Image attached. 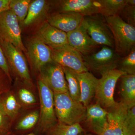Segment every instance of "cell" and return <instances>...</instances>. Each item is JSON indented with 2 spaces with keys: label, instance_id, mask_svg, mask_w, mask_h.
<instances>
[{
  "label": "cell",
  "instance_id": "cell-25",
  "mask_svg": "<svg viewBox=\"0 0 135 135\" xmlns=\"http://www.w3.org/2000/svg\"><path fill=\"white\" fill-rule=\"evenodd\" d=\"M84 132L86 131L80 123L69 125L57 122L43 135H80Z\"/></svg>",
  "mask_w": 135,
  "mask_h": 135
},
{
  "label": "cell",
  "instance_id": "cell-23",
  "mask_svg": "<svg viewBox=\"0 0 135 135\" xmlns=\"http://www.w3.org/2000/svg\"><path fill=\"white\" fill-rule=\"evenodd\" d=\"M120 78L121 102L131 108L135 106V74H126Z\"/></svg>",
  "mask_w": 135,
  "mask_h": 135
},
{
  "label": "cell",
  "instance_id": "cell-30",
  "mask_svg": "<svg viewBox=\"0 0 135 135\" xmlns=\"http://www.w3.org/2000/svg\"><path fill=\"white\" fill-rule=\"evenodd\" d=\"M119 16L127 23L135 27V5L127 3Z\"/></svg>",
  "mask_w": 135,
  "mask_h": 135
},
{
  "label": "cell",
  "instance_id": "cell-3",
  "mask_svg": "<svg viewBox=\"0 0 135 135\" xmlns=\"http://www.w3.org/2000/svg\"><path fill=\"white\" fill-rule=\"evenodd\" d=\"M113 36L114 50L121 57L129 54L135 47V27L119 16L104 17Z\"/></svg>",
  "mask_w": 135,
  "mask_h": 135
},
{
  "label": "cell",
  "instance_id": "cell-8",
  "mask_svg": "<svg viewBox=\"0 0 135 135\" xmlns=\"http://www.w3.org/2000/svg\"><path fill=\"white\" fill-rule=\"evenodd\" d=\"M95 15L84 17L81 23L83 26L97 44L114 49L113 36L105 19L103 20Z\"/></svg>",
  "mask_w": 135,
  "mask_h": 135
},
{
  "label": "cell",
  "instance_id": "cell-36",
  "mask_svg": "<svg viewBox=\"0 0 135 135\" xmlns=\"http://www.w3.org/2000/svg\"><path fill=\"white\" fill-rule=\"evenodd\" d=\"M23 135H37L36 134H35L33 133H29V134H26Z\"/></svg>",
  "mask_w": 135,
  "mask_h": 135
},
{
  "label": "cell",
  "instance_id": "cell-20",
  "mask_svg": "<svg viewBox=\"0 0 135 135\" xmlns=\"http://www.w3.org/2000/svg\"><path fill=\"white\" fill-rule=\"evenodd\" d=\"M76 76L80 88V102L85 107L90 104L95 97L98 79L89 71L77 73Z\"/></svg>",
  "mask_w": 135,
  "mask_h": 135
},
{
  "label": "cell",
  "instance_id": "cell-29",
  "mask_svg": "<svg viewBox=\"0 0 135 135\" xmlns=\"http://www.w3.org/2000/svg\"><path fill=\"white\" fill-rule=\"evenodd\" d=\"M124 126L127 135H135V106L128 109Z\"/></svg>",
  "mask_w": 135,
  "mask_h": 135
},
{
  "label": "cell",
  "instance_id": "cell-21",
  "mask_svg": "<svg viewBox=\"0 0 135 135\" xmlns=\"http://www.w3.org/2000/svg\"><path fill=\"white\" fill-rule=\"evenodd\" d=\"M50 9V1L46 0H34L31 1L27 15L20 24L22 28H26L36 23L48 15Z\"/></svg>",
  "mask_w": 135,
  "mask_h": 135
},
{
  "label": "cell",
  "instance_id": "cell-5",
  "mask_svg": "<svg viewBox=\"0 0 135 135\" xmlns=\"http://www.w3.org/2000/svg\"><path fill=\"white\" fill-rule=\"evenodd\" d=\"M100 74L102 77L98 79L97 83L95 97L97 103L107 110L117 104L114 98L116 83L120 78L126 74L116 68Z\"/></svg>",
  "mask_w": 135,
  "mask_h": 135
},
{
  "label": "cell",
  "instance_id": "cell-14",
  "mask_svg": "<svg viewBox=\"0 0 135 135\" xmlns=\"http://www.w3.org/2000/svg\"><path fill=\"white\" fill-rule=\"evenodd\" d=\"M128 108L120 101L107 109V124L100 135H127L124 122Z\"/></svg>",
  "mask_w": 135,
  "mask_h": 135
},
{
  "label": "cell",
  "instance_id": "cell-22",
  "mask_svg": "<svg viewBox=\"0 0 135 135\" xmlns=\"http://www.w3.org/2000/svg\"><path fill=\"white\" fill-rule=\"evenodd\" d=\"M22 110V107L11 89L0 95V112L7 117L12 124Z\"/></svg>",
  "mask_w": 135,
  "mask_h": 135
},
{
  "label": "cell",
  "instance_id": "cell-19",
  "mask_svg": "<svg viewBox=\"0 0 135 135\" xmlns=\"http://www.w3.org/2000/svg\"><path fill=\"white\" fill-rule=\"evenodd\" d=\"M39 118V107L22 110L12 125L14 135H23L33 133Z\"/></svg>",
  "mask_w": 135,
  "mask_h": 135
},
{
  "label": "cell",
  "instance_id": "cell-2",
  "mask_svg": "<svg viewBox=\"0 0 135 135\" xmlns=\"http://www.w3.org/2000/svg\"><path fill=\"white\" fill-rule=\"evenodd\" d=\"M54 107L57 121L72 125L84 122L86 108L73 99L68 92L54 93Z\"/></svg>",
  "mask_w": 135,
  "mask_h": 135
},
{
  "label": "cell",
  "instance_id": "cell-35",
  "mask_svg": "<svg viewBox=\"0 0 135 135\" xmlns=\"http://www.w3.org/2000/svg\"><path fill=\"white\" fill-rule=\"evenodd\" d=\"M80 135H97L95 134H93V133H88L87 132H84V133H82V134H81Z\"/></svg>",
  "mask_w": 135,
  "mask_h": 135
},
{
  "label": "cell",
  "instance_id": "cell-31",
  "mask_svg": "<svg viewBox=\"0 0 135 135\" xmlns=\"http://www.w3.org/2000/svg\"><path fill=\"white\" fill-rule=\"evenodd\" d=\"M12 125L11 121L0 112V135H14Z\"/></svg>",
  "mask_w": 135,
  "mask_h": 135
},
{
  "label": "cell",
  "instance_id": "cell-34",
  "mask_svg": "<svg viewBox=\"0 0 135 135\" xmlns=\"http://www.w3.org/2000/svg\"><path fill=\"white\" fill-rule=\"evenodd\" d=\"M11 0H0V14L3 11L9 9Z\"/></svg>",
  "mask_w": 135,
  "mask_h": 135
},
{
  "label": "cell",
  "instance_id": "cell-10",
  "mask_svg": "<svg viewBox=\"0 0 135 135\" xmlns=\"http://www.w3.org/2000/svg\"><path fill=\"white\" fill-rule=\"evenodd\" d=\"M53 61L77 73L89 71L82 55L70 45L51 49Z\"/></svg>",
  "mask_w": 135,
  "mask_h": 135
},
{
  "label": "cell",
  "instance_id": "cell-17",
  "mask_svg": "<svg viewBox=\"0 0 135 135\" xmlns=\"http://www.w3.org/2000/svg\"><path fill=\"white\" fill-rule=\"evenodd\" d=\"M84 17L75 12H55L48 14L46 21L52 26L68 33L79 27Z\"/></svg>",
  "mask_w": 135,
  "mask_h": 135
},
{
  "label": "cell",
  "instance_id": "cell-13",
  "mask_svg": "<svg viewBox=\"0 0 135 135\" xmlns=\"http://www.w3.org/2000/svg\"><path fill=\"white\" fill-rule=\"evenodd\" d=\"M11 89L22 110L39 108L40 105L37 86H33L26 83L15 80Z\"/></svg>",
  "mask_w": 135,
  "mask_h": 135
},
{
  "label": "cell",
  "instance_id": "cell-27",
  "mask_svg": "<svg viewBox=\"0 0 135 135\" xmlns=\"http://www.w3.org/2000/svg\"><path fill=\"white\" fill-rule=\"evenodd\" d=\"M31 1V0H11L9 9L16 15L20 23L26 17Z\"/></svg>",
  "mask_w": 135,
  "mask_h": 135
},
{
  "label": "cell",
  "instance_id": "cell-4",
  "mask_svg": "<svg viewBox=\"0 0 135 135\" xmlns=\"http://www.w3.org/2000/svg\"><path fill=\"white\" fill-rule=\"evenodd\" d=\"M0 47L5 55L12 79L14 77L15 80L36 86L23 52L11 44L1 39Z\"/></svg>",
  "mask_w": 135,
  "mask_h": 135
},
{
  "label": "cell",
  "instance_id": "cell-9",
  "mask_svg": "<svg viewBox=\"0 0 135 135\" xmlns=\"http://www.w3.org/2000/svg\"><path fill=\"white\" fill-rule=\"evenodd\" d=\"M26 48L36 76L44 66L53 61L51 49L36 35L29 39Z\"/></svg>",
  "mask_w": 135,
  "mask_h": 135
},
{
  "label": "cell",
  "instance_id": "cell-11",
  "mask_svg": "<svg viewBox=\"0 0 135 135\" xmlns=\"http://www.w3.org/2000/svg\"><path fill=\"white\" fill-rule=\"evenodd\" d=\"M53 12H73L85 16L99 14L98 0H62L50 1Z\"/></svg>",
  "mask_w": 135,
  "mask_h": 135
},
{
  "label": "cell",
  "instance_id": "cell-24",
  "mask_svg": "<svg viewBox=\"0 0 135 135\" xmlns=\"http://www.w3.org/2000/svg\"><path fill=\"white\" fill-rule=\"evenodd\" d=\"M99 14L104 17L119 16L127 4V0H98Z\"/></svg>",
  "mask_w": 135,
  "mask_h": 135
},
{
  "label": "cell",
  "instance_id": "cell-7",
  "mask_svg": "<svg viewBox=\"0 0 135 135\" xmlns=\"http://www.w3.org/2000/svg\"><path fill=\"white\" fill-rule=\"evenodd\" d=\"M83 57L88 70L91 69L100 73L116 69L121 57L114 49L104 46L98 51L88 55L83 56Z\"/></svg>",
  "mask_w": 135,
  "mask_h": 135
},
{
  "label": "cell",
  "instance_id": "cell-18",
  "mask_svg": "<svg viewBox=\"0 0 135 135\" xmlns=\"http://www.w3.org/2000/svg\"><path fill=\"white\" fill-rule=\"evenodd\" d=\"M36 35L51 49L69 45L67 33L51 25L46 21L41 25Z\"/></svg>",
  "mask_w": 135,
  "mask_h": 135
},
{
  "label": "cell",
  "instance_id": "cell-1",
  "mask_svg": "<svg viewBox=\"0 0 135 135\" xmlns=\"http://www.w3.org/2000/svg\"><path fill=\"white\" fill-rule=\"evenodd\" d=\"M39 98V118L33 133L43 135L57 122L54 107V93L40 75H36Z\"/></svg>",
  "mask_w": 135,
  "mask_h": 135
},
{
  "label": "cell",
  "instance_id": "cell-6",
  "mask_svg": "<svg viewBox=\"0 0 135 135\" xmlns=\"http://www.w3.org/2000/svg\"><path fill=\"white\" fill-rule=\"evenodd\" d=\"M0 39L8 42L27 53L22 41L21 28L16 15L10 9L0 14Z\"/></svg>",
  "mask_w": 135,
  "mask_h": 135
},
{
  "label": "cell",
  "instance_id": "cell-16",
  "mask_svg": "<svg viewBox=\"0 0 135 135\" xmlns=\"http://www.w3.org/2000/svg\"><path fill=\"white\" fill-rule=\"evenodd\" d=\"M66 33L69 45L82 56L94 53L99 46L91 38L82 23L75 30Z\"/></svg>",
  "mask_w": 135,
  "mask_h": 135
},
{
  "label": "cell",
  "instance_id": "cell-28",
  "mask_svg": "<svg viewBox=\"0 0 135 135\" xmlns=\"http://www.w3.org/2000/svg\"><path fill=\"white\" fill-rule=\"evenodd\" d=\"M116 69L126 74H135V47L127 55L121 57Z\"/></svg>",
  "mask_w": 135,
  "mask_h": 135
},
{
  "label": "cell",
  "instance_id": "cell-33",
  "mask_svg": "<svg viewBox=\"0 0 135 135\" xmlns=\"http://www.w3.org/2000/svg\"><path fill=\"white\" fill-rule=\"evenodd\" d=\"M0 69L2 70L7 75L12 79L9 68L3 51L0 47Z\"/></svg>",
  "mask_w": 135,
  "mask_h": 135
},
{
  "label": "cell",
  "instance_id": "cell-15",
  "mask_svg": "<svg viewBox=\"0 0 135 135\" xmlns=\"http://www.w3.org/2000/svg\"><path fill=\"white\" fill-rule=\"evenodd\" d=\"M85 122L86 131L100 135L107 123V110L97 103L90 104L86 107Z\"/></svg>",
  "mask_w": 135,
  "mask_h": 135
},
{
  "label": "cell",
  "instance_id": "cell-32",
  "mask_svg": "<svg viewBox=\"0 0 135 135\" xmlns=\"http://www.w3.org/2000/svg\"><path fill=\"white\" fill-rule=\"evenodd\" d=\"M12 83L13 80L0 69V95L11 89Z\"/></svg>",
  "mask_w": 135,
  "mask_h": 135
},
{
  "label": "cell",
  "instance_id": "cell-12",
  "mask_svg": "<svg viewBox=\"0 0 135 135\" xmlns=\"http://www.w3.org/2000/svg\"><path fill=\"white\" fill-rule=\"evenodd\" d=\"M54 93L68 92V84L62 67L54 61L47 64L39 73Z\"/></svg>",
  "mask_w": 135,
  "mask_h": 135
},
{
  "label": "cell",
  "instance_id": "cell-26",
  "mask_svg": "<svg viewBox=\"0 0 135 135\" xmlns=\"http://www.w3.org/2000/svg\"><path fill=\"white\" fill-rule=\"evenodd\" d=\"M62 67L67 83L68 93L73 99L80 102V88L76 73L69 68Z\"/></svg>",
  "mask_w": 135,
  "mask_h": 135
}]
</instances>
